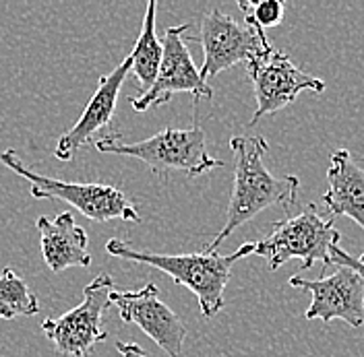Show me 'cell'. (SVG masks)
<instances>
[{"mask_svg": "<svg viewBox=\"0 0 364 357\" xmlns=\"http://www.w3.org/2000/svg\"><path fill=\"white\" fill-rule=\"evenodd\" d=\"M129 72H131V56H127L110 75H102L100 77L97 89L91 95L90 104L85 106L81 118L56 143L54 157L58 161L75 159V155L93 141L95 134L102 133L104 128H108L112 124L116 104H118V95H120V87L127 81Z\"/></svg>", "mask_w": 364, "mask_h": 357, "instance_id": "12", "label": "cell"}, {"mask_svg": "<svg viewBox=\"0 0 364 357\" xmlns=\"http://www.w3.org/2000/svg\"><path fill=\"white\" fill-rule=\"evenodd\" d=\"M230 149L234 153V186L228 204L226 224L205 248L207 252H218V246L230 238L240 225L255 219L261 211L275 204L290 209L298 199L300 180L296 176L277 178L265 165L269 145L261 134L232 136Z\"/></svg>", "mask_w": 364, "mask_h": 357, "instance_id": "1", "label": "cell"}, {"mask_svg": "<svg viewBox=\"0 0 364 357\" xmlns=\"http://www.w3.org/2000/svg\"><path fill=\"white\" fill-rule=\"evenodd\" d=\"M188 40L203 45V67L199 68V72L205 83L240 62L249 65L273 48L263 29L249 23L240 25L220 9L205 13L201 19V35Z\"/></svg>", "mask_w": 364, "mask_h": 357, "instance_id": "7", "label": "cell"}, {"mask_svg": "<svg viewBox=\"0 0 364 357\" xmlns=\"http://www.w3.org/2000/svg\"><path fill=\"white\" fill-rule=\"evenodd\" d=\"M238 6L245 13V23L255 25L263 31L277 27L284 21V15H286V4L279 0H261V2L240 0Z\"/></svg>", "mask_w": 364, "mask_h": 357, "instance_id": "17", "label": "cell"}, {"mask_svg": "<svg viewBox=\"0 0 364 357\" xmlns=\"http://www.w3.org/2000/svg\"><path fill=\"white\" fill-rule=\"evenodd\" d=\"M156 11H158V2L151 0L147 4L145 17H143V27H141V35L136 40L131 56V72L135 75L141 87L145 91L149 89L158 77L159 62H161V40L156 33Z\"/></svg>", "mask_w": 364, "mask_h": 357, "instance_id": "15", "label": "cell"}, {"mask_svg": "<svg viewBox=\"0 0 364 357\" xmlns=\"http://www.w3.org/2000/svg\"><path fill=\"white\" fill-rule=\"evenodd\" d=\"M40 312L38 295L13 268L0 273V320L19 316H36Z\"/></svg>", "mask_w": 364, "mask_h": 357, "instance_id": "16", "label": "cell"}, {"mask_svg": "<svg viewBox=\"0 0 364 357\" xmlns=\"http://www.w3.org/2000/svg\"><path fill=\"white\" fill-rule=\"evenodd\" d=\"M36 227L40 234L44 263L52 273H63L73 267H90V238L87 231L75 221V215L60 213L54 219L40 217Z\"/></svg>", "mask_w": 364, "mask_h": 357, "instance_id": "13", "label": "cell"}, {"mask_svg": "<svg viewBox=\"0 0 364 357\" xmlns=\"http://www.w3.org/2000/svg\"><path fill=\"white\" fill-rule=\"evenodd\" d=\"M116 349L120 357H149L145 349H141L136 343H127V341H118L116 343Z\"/></svg>", "mask_w": 364, "mask_h": 357, "instance_id": "19", "label": "cell"}, {"mask_svg": "<svg viewBox=\"0 0 364 357\" xmlns=\"http://www.w3.org/2000/svg\"><path fill=\"white\" fill-rule=\"evenodd\" d=\"M110 306L129 324H136L159 349L170 357L182 356V345L186 339V326L181 316L159 297L156 283H145L141 290L110 293Z\"/></svg>", "mask_w": 364, "mask_h": 357, "instance_id": "10", "label": "cell"}, {"mask_svg": "<svg viewBox=\"0 0 364 357\" xmlns=\"http://www.w3.org/2000/svg\"><path fill=\"white\" fill-rule=\"evenodd\" d=\"M106 252L120 260L141 263L166 273L176 285H182L199 300L203 318H213L224 308V291L232 277V267L252 254V242L242 244L236 252L222 256L218 252H191V254H158L133 248L129 242L112 238Z\"/></svg>", "mask_w": 364, "mask_h": 357, "instance_id": "2", "label": "cell"}, {"mask_svg": "<svg viewBox=\"0 0 364 357\" xmlns=\"http://www.w3.org/2000/svg\"><path fill=\"white\" fill-rule=\"evenodd\" d=\"M358 260H360V263H363V265H364V254H363V256H358Z\"/></svg>", "mask_w": 364, "mask_h": 357, "instance_id": "20", "label": "cell"}, {"mask_svg": "<svg viewBox=\"0 0 364 357\" xmlns=\"http://www.w3.org/2000/svg\"><path fill=\"white\" fill-rule=\"evenodd\" d=\"M0 165L9 167L25 182H29V192L33 199H52V201L68 202L81 215L91 221L106 224V221H133L141 224V215L136 207L127 199V194L114 186L100 182H65V180L48 178L33 170H29L13 149L0 153Z\"/></svg>", "mask_w": 364, "mask_h": 357, "instance_id": "5", "label": "cell"}, {"mask_svg": "<svg viewBox=\"0 0 364 357\" xmlns=\"http://www.w3.org/2000/svg\"><path fill=\"white\" fill-rule=\"evenodd\" d=\"M114 279L108 273L93 277L83 290V302L58 318H46L42 331L54 349L65 357H87L95 345L104 343L108 333L102 326V318L110 306Z\"/></svg>", "mask_w": 364, "mask_h": 357, "instance_id": "6", "label": "cell"}, {"mask_svg": "<svg viewBox=\"0 0 364 357\" xmlns=\"http://www.w3.org/2000/svg\"><path fill=\"white\" fill-rule=\"evenodd\" d=\"M331 263L333 265H338V267H348L352 268L354 273H358L360 277H363L364 281V265L356 258V256H352V254H348L343 248L340 246H336L333 250H331Z\"/></svg>", "mask_w": 364, "mask_h": 357, "instance_id": "18", "label": "cell"}, {"mask_svg": "<svg viewBox=\"0 0 364 357\" xmlns=\"http://www.w3.org/2000/svg\"><path fill=\"white\" fill-rule=\"evenodd\" d=\"M323 202L333 217H350L364 229V170L348 149H338L327 167Z\"/></svg>", "mask_w": 364, "mask_h": 357, "instance_id": "14", "label": "cell"}, {"mask_svg": "<svg viewBox=\"0 0 364 357\" xmlns=\"http://www.w3.org/2000/svg\"><path fill=\"white\" fill-rule=\"evenodd\" d=\"M247 70L257 99V110L250 118V126L257 124L263 116L279 112L286 106L294 104L298 93L302 91H325V81L300 70L286 52L275 48L249 62Z\"/></svg>", "mask_w": 364, "mask_h": 357, "instance_id": "9", "label": "cell"}, {"mask_svg": "<svg viewBox=\"0 0 364 357\" xmlns=\"http://www.w3.org/2000/svg\"><path fill=\"white\" fill-rule=\"evenodd\" d=\"M191 31V23L168 27L161 40V62L154 85L141 95L131 97V106L136 112L164 106L176 93H191L197 101L211 99L213 89L201 79V72L195 65L184 35Z\"/></svg>", "mask_w": 364, "mask_h": 357, "instance_id": "8", "label": "cell"}, {"mask_svg": "<svg viewBox=\"0 0 364 357\" xmlns=\"http://www.w3.org/2000/svg\"><path fill=\"white\" fill-rule=\"evenodd\" d=\"M288 283L313 295V302L304 312L306 320L318 318L331 322L340 318L352 329H360L364 324V281L352 268L338 267L336 273H323L318 279H302L294 275Z\"/></svg>", "mask_w": 364, "mask_h": 357, "instance_id": "11", "label": "cell"}, {"mask_svg": "<svg viewBox=\"0 0 364 357\" xmlns=\"http://www.w3.org/2000/svg\"><path fill=\"white\" fill-rule=\"evenodd\" d=\"M93 145L100 153L135 157L161 180H166L170 172L197 178L215 167H224L222 159L207 153L205 131L199 124H193L191 128H164L139 143H122L120 133L104 134V138L93 141Z\"/></svg>", "mask_w": 364, "mask_h": 357, "instance_id": "3", "label": "cell"}, {"mask_svg": "<svg viewBox=\"0 0 364 357\" xmlns=\"http://www.w3.org/2000/svg\"><path fill=\"white\" fill-rule=\"evenodd\" d=\"M336 246H340V231L333 219H325L315 204H306L300 213L273 224L269 236L252 242V254L265 258L272 270L292 258H300L302 270H309L315 263H323V268L331 267Z\"/></svg>", "mask_w": 364, "mask_h": 357, "instance_id": "4", "label": "cell"}]
</instances>
